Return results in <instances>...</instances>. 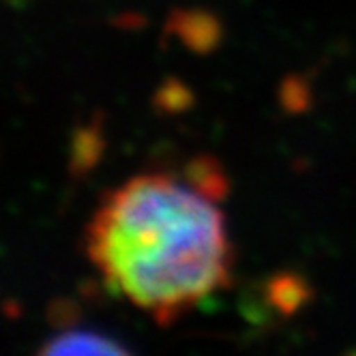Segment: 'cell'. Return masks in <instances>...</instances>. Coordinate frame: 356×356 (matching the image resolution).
Listing matches in <instances>:
<instances>
[{"mask_svg":"<svg viewBox=\"0 0 356 356\" xmlns=\"http://www.w3.org/2000/svg\"><path fill=\"white\" fill-rule=\"evenodd\" d=\"M170 33L181 37L195 52H209L221 37L217 19L204 11H174L170 15Z\"/></svg>","mask_w":356,"mask_h":356,"instance_id":"7a4b0ae2","label":"cell"},{"mask_svg":"<svg viewBox=\"0 0 356 356\" xmlns=\"http://www.w3.org/2000/svg\"><path fill=\"white\" fill-rule=\"evenodd\" d=\"M215 200L168 174H140L101 200L86 256L106 286L165 326L227 286L232 251Z\"/></svg>","mask_w":356,"mask_h":356,"instance_id":"6da1fadb","label":"cell"},{"mask_svg":"<svg viewBox=\"0 0 356 356\" xmlns=\"http://www.w3.org/2000/svg\"><path fill=\"white\" fill-rule=\"evenodd\" d=\"M187 176L191 178L193 187L204 195H209L211 200H219L225 193L223 172L219 163H215L211 157H197L195 161H191Z\"/></svg>","mask_w":356,"mask_h":356,"instance_id":"5b68a950","label":"cell"},{"mask_svg":"<svg viewBox=\"0 0 356 356\" xmlns=\"http://www.w3.org/2000/svg\"><path fill=\"white\" fill-rule=\"evenodd\" d=\"M99 155V138L97 131H82L73 144V161L71 170H88V165L97 159Z\"/></svg>","mask_w":356,"mask_h":356,"instance_id":"8992f818","label":"cell"},{"mask_svg":"<svg viewBox=\"0 0 356 356\" xmlns=\"http://www.w3.org/2000/svg\"><path fill=\"white\" fill-rule=\"evenodd\" d=\"M172 90H174V82H172V84H165V86L159 90V95H157V106L176 112V110H181V108H185V106L189 104V92L183 88L181 92L176 95V92H172Z\"/></svg>","mask_w":356,"mask_h":356,"instance_id":"52a82bcc","label":"cell"},{"mask_svg":"<svg viewBox=\"0 0 356 356\" xmlns=\"http://www.w3.org/2000/svg\"><path fill=\"white\" fill-rule=\"evenodd\" d=\"M309 290L305 286V282L300 277L292 275V273H284V275H277L270 279L268 284V298L270 302L279 312L284 314H292L296 312L300 305L307 300Z\"/></svg>","mask_w":356,"mask_h":356,"instance_id":"277c9868","label":"cell"},{"mask_svg":"<svg viewBox=\"0 0 356 356\" xmlns=\"http://www.w3.org/2000/svg\"><path fill=\"white\" fill-rule=\"evenodd\" d=\"M39 354H129V350L92 330H67L45 341Z\"/></svg>","mask_w":356,"mask_h":356,"instance_id":"3957f363","label":"cell"}]
</instances>
